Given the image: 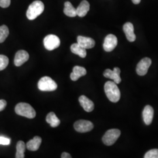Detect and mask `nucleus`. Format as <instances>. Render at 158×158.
Here are the masks:
<instances>
[{
	"label": "nucleus",
	"instance_id": "f257e3e1",
	"mask_svg": "<svg viewBox=\"0 0 158 158\" xmlns=\"http://www.w3.org/2000/svg\"><path fill=\"white\" fill-rule=\"evenodd\" d=\"M104 91L110 101L113 102H118L121 97L119 89L114 81H108L104 85Z\"/></svg>",
	"mask_w": 158,
	"mask_h": 158
},
{
	"label": "nucleus",
	"instance_id": "412c9836",
	"mask_svg": "<svg viewBox=\"0 0 158 158\" xmlns=\"http://www.w3.org/2000/svg\"><path fill=\"white\" fill-rule=\"evenodd\" d=\"M63 12L66 15L69 17H75L77 15L76 9L74 8L71 2L66 1L64 3V8Z\"/></svg>",
	"mask_w": 158,
	"mask_h": 158
},
{
	"label": "nucleus",
	"instance_id": "423d86ee",
	"mask_svg": "<svg viewBox=\"0 0 158 158\" xmlns=\"http://www.w3.org/2000/svg\"><path fill=\"white\" fill-rule=\"evenodd\" d=\"M45 48L48 51H53L57 48L60 44V40L55 35H47L44 40Z\"/></svg>",
	"mask_w": 158,
	"mask_h": 158
},
{
	"label": "nucleus",
	"instance_id": "f03ea898",
	"mask_svg": "<svg viewBox=\"0 0 158 158\" xmlns=\"http://www.w3.org/2000/svg\"><path fill=\"white\" fill-rule=\"evenodd\" d=\"M15 111L18 115L28 118H34L36 116V111L34 108L26 102L18 103L15 106Z\"/></svg>",
	"mask_w": 158,
	"mask_h": 158
},
{
	"label": "nucleus",
	"instance_id": "5701e85b",
	"mask_svg": "<svg viewBox=\"0 0 158 158\" xmlns=\"http://www.w3.org/2000/svg\"><path fill=\"white\" fill-rule=\"evenodd\" d=\"M9 35L8 28L3 25L0 27V44L4 42Z\"/></svg>",
	"mask_w": 158,
	"mask_h": 158
},
{
	"label": "nucleus",
	"instance_id": "6e6552de",
	"mask_svg": "<svg viewBox=\"0 0 158 158\" xmlns=\"http://www.w3.org/2000/svg\"><path fill=\"white\" fill-rule=\"evenodd\" d=\"M152 64V60L149 57H145L142 59L136 66V73L141 76H145L148 72V70Z\"/></svg>",
	"mask_w": 158,
	"mask_h": 158
},
{
	"label": "nucleus",
	"instance_id": "20e7f679",
	"mask_svg": "<svg viewBox=\"0 0 158 158\" xmlns=\"http://www.w3.org/2000/svg\"><path fill=\"white\" fill-rule=\"evenodd\" d=\"M38 89L42 91H53L56 90V83L51 77L45 76L40 79L38 84Z\"/></svg>",
	"mask_w": 158,
	"mask_h": 158
},
{
	"label": "nucleus",
	"instance_id": "a878e982",
	"mask_svg": "<svg viewBox=\"0 0 158 158\" xmlns=\"http://www.w3.org/2000/svg\"><path fill=\"white\" fill-rule=\"evenodd\" d=\"M10 139L6 138L4 136H0V145H8L10 143Z\"/></svg>",
	"mask_w": 158,
	"mask_h": 158
},
{
	"label": "nucleus",
	"instance_id": "39448f33",
	"mask_svg": "<svg viewBox=\"0 0 158 158\" xmlns=\"http://www.w3.org/2000/svg\"><path fill=\"white\" fill-rule=\"evenodd\" d=\"M121 135V131L118 129L108 130L103 136L102 140L107 146H111L117 141Z\"/></svg>",
	"mask_w": 158,
	"mask_h": 158
},
{
	"label": "nucleus",
	"instance_id": "ddd939ff",
	"mask_svg": "<svg viewBox=\"0 0 158 158\" xmlns=\"http://www.w3.org/2000/svg\"><path fill=\"white\" fill-rule=\"evenodd\" d=\"M123 30L127 40L131 42H134L136 40V35L134 33V28L132 23H127L123 26Z\"/></svg>",
	"mask_w": 158,
	"mask_h": 158
},
{
	"label": "nucleus",
	"instance_id": "cd10ccee",
	"mask_svg": "<svg viewBox=\"0 0 158 158\" xmlns=\"http://www.w3.org/2000/svg\"><path fill=\"white\" fill-rule=\"evenodd\" d=\"M6 102L5 100H0V111H3L6 106Z\"/></svg>",
	"mask_w": 158,
	"mask_h": 158
},
{
	"label": "nucleus",
	"instance_id": "aec40b11",
	"mask_svg": "<svg viewBox=\"0 0 158 158\" xmlns=\"http://www.w3.org/2000/svg\"><path fill=\"white\" fill-rule=\"evenodd\" d=\"M46 121L53 128L58 127L60 123L59 119L57 117L56 114L53 112H51L47 115Z\"/></svg>",
	"mask_w": 158,
	"mask_h": 158
},
{
	"label": "nucleus",
	"instance_id": "f3484780",
	"mask_svg": "<svg viewBox=\"0 0 158 158\" xmlns=\"http://www.w3.org/2000/svg\"><path fill=\"white\" fill-rule=\"evenodd\" d=\"M87 73L85 69L79 66H76L73 68V72L70 74V79L73 81H77L78 79L84 76Z\"/></svg>",
	"mask_w": 158,
	"mask_h": 158
},
{
	"label": "nucleus",
	"instance_id": "393cba45",
	"mask_svg": "<svg viewBox=\"0 0 158 158\" xmlns=\"http://www.w3.org/2000/svg\"><path fill=\"white\" fill-rule=\"evenodd\" d=\"M145 158H158V149H153L147 152L145 156Z\"/></svg>",
	"mask_w": 158,
	"mask_h": 158
},
{
	"label": "nucleus",
	"instance_id": "c756f323",
	"mask_svg": "<svg viewBox=\"0 0 158 158\" xmlns=\"http://www.w3.org/2000/svg\"><path fill=\"white\" fill-rule=\"evenodd\" d=\"M141 0H132V2L134 4H138L141 2Z\"/></svg>",
	"mask_w": 158,
	"mask_h": 158
},
{
	"label": "nucleus",
	"instance_id": "0eeeda50",
	"mask_svg": "<svg viewBox=\"0 0 158 158\" xmlns=\"http://www.w3.org/2000/svg\"><path fill=\"white\" fill-rule=\"evenodd\" d=\"M74 128L76 131L79 132L85 133L93 130L94 125L90 121L80 119L75 122L74 124Z\"/></svg>",
	"mask_w": 158,
	"mask_h": 158
},
{
	"label": "nucleus",
	"instance_id": "9b49d317",
	"mask_svg": "<svg viewBox=\"0 0 158 158\" xmlns=\"http://www.w3.org/2000/svg\"><path fill=\"white\" fill-rule=\"evenodd\" d=\"M29 58V55L27 51L23 50L18 51L14 58V64L17 67L21 66L28 60Z\"/></svg>",
	"mask_w": 158,
	"mask_h": 158
},
{
	"label": "nucleus",
	"instance_id": "9d476101",
	"mask_svg": "<svg viewBox=\"0 0 158 158\" xmlns=\"http://www.w3.org/2000/svg\"><path fill=\"white\" fill-rule=\"evenodd\" d=\"M121 70L118 68H114L113 70L110 69H106L104 72L103 75L105 77L108 79H112L117 84H119L121 81V79L120 77Z\"/></svg>",
	"mask_w": 158,
	"mask_h": 158
},
{
	"label": "nucleus",
	"instance_id": "2eb2a0df",
	"mask_svg": "<svg viewBox=\"0 0 158 158\" xmlns=\"http://www.w3.org/2000/svg\"><path fill=\"white\" fill-rule=\"evenodd\" d=\"M153 114H154L153 109L151 106L148 105L145 107L143 110L142 115H143V121L145 123V124L149 125L152 123L153 117Z\"/></svg>",
	"mask_w": 158,
	"mask_h": 158
},
{
	"label": "nucleus",
	"instance_id": "6ab92c4d",
	"mask_svg": "<svg viewBox=\"0 0 158 158\" xmlns=\"http://www.w3.org/2000/svg\"><path fill=\"white\" fill-rule=\"evenodd\" d=\"M70 50L73 53L77 55L80 57H82V58H85L87 55L86 49L83 48L77 43L73 44V45H72L70 47Z\"/></svg>",
	"mask_w": 158,
	"mask_h": 158
},
{
	"label": "nucleus",
	"instance_id": "4be33fe9",
	"mask_svg": "<svg viewBox=\"0 0 158 158\" xmlns=\"http://www.w3.org/2000/svg\"><path fill=\"white\" fill-rule=\"evenodd\" d=\"M17 153L15 155L16 158H25L24 153L26 149V145L23 141H19L18 142L17 144Z\"/></svg>",
	"mask_w": 158,
	"mask_h": 158
},
{
	"label": "nucleus",
	"instance_id": "c85d7f7f",
	"mask_svg": "<svg viewBox=\"0 0 158 158\" xmlns=\"http://www.w3.org/2000/svg\"><path fill=\"white\" fill-rule=\"evenodd\" d=\"M61 158H72V156L70 155V154H69V153L67 152H63L62 154V156H61Z\"/></svg>",
	"mask_w": 158,
	"mask_h": 158
},
{
	"label": "nucleus",
	"instance_id": "f8f14e48",
	"mask_svg": "<svg viewBox=\"0 0 158 158\" xmlns=\"http://www.w3.org/2000/svg\"><path fill=\"white\" fill-rule=\"evenodd\" d=\"M77 44H79L80 45L82 46L85 49H91L94 48L96 44L94 40L89 37L79 36H77Z\"/></svg>",
	"mask_w": 158,
	"mask_h": 158
},
{
	"label": "nucleus",
	"instance_id": "7ed1b4c3",
	"mask_svg": "<svg viewBox=\"0 0 158 158\" xmlns=\"http://www.w3.org/2000/svg\"><path fill=\"white\" fill-rule=\"evenodd\" d=\"M45 6L40 1H35L29 6L27 17L29 20H34L44 12Z\"/></svg>",
	"mask_w": 158,
	"mask_h": 158
},
{
	"label": "nucleus",
	"instance_id": "a211bd4d",
	"mask_svg": "<svg viewBox=\"0 0 158 158\" xmlns=\"http://www.w3.org/2000/svg\"><path fill=\"white\" fill-rule=\"evenodd\" d=\"M41 142V138L38 136H36L32 139L29 141L27 142L26 147L27 148L31 151H36L39 149Z\"/></svg>",
	"mask_w": 158,
	"mask_h": 158
},
{
	"label": "nucleus",
	"instance_id": "4468645a",
	"mask_svg": "<svg viewBox=\"0 0 158 158\" xmlns=\"http://www.w3.org/2000/svg\"><path fill=\"white\" fill-rule=\"evenodd\" d=\"M79 101L81 106L83 108L85 111L91 112L94 108V104L93 102L88 98L86 96H81L79 98Z\"/></svg>",
	"mask_w": 158,
	"mask_h": 158
},
{
	"label": "nucleus",
	"instance_id": "1a4fd4ad",
	"mask_svg": "<svg viewBox=\"0 0 158 158\" xmlns=\"http://www.w3.org/2000/svg\"><path fill=\"white\" fill-rule=\"evenodd\" d=\"M117 38L113 34H109L105 38L103 44V48L104 51L107 52L113 51L117 45Z\"/></svg>",
	"mask_w": 158,
	"mask_h": 158
},
{
	"label": "nucleus",
	"instance_id": "b1692460",
	"mask_svg": "<svg viewBox=\"0 0 158 158\" xmlns=\"http://www.w3.org/2000/svg\"><path fill=\"white\" fill-rule=\"evenodd\" d=\"M9 63L8 57L3 55H0V71L6 69Z\"/></svg>",
	"mask_w": 158,
	"mask_h": 158
},
{
	"label": "nucleus",
	"instance_id": "dca6fc26",
	"mask_svg": "<svg viewBox=\"0 0 158 158\" xmlns=\"http://www.w3.org/2000/svg\"><path fill=\"white\" fill-rule=\"evenodd\" d=\"M90 10V4L86 1L83 0L81 2L79 6L76 9L77 15L80 17H84L86 15Z\"/></svg>",
	"mask_w": 158,
	"mask_h": 158
},
{
	"label": "nucleus",
	"instance_id": "bb28decb",
	"mask_svg": "<svg viewBox=\"0 0 158 158\" xmlns=\"http://www.w3.org/2000/svg\"><path fill=\"white\" fill-rule=\"evenodd\" d=\"M11 4V0H0V6L4 8L8 7Z\"/></svg>",
	"mask_w": 158,
	"mask_h": 158
}]
</instances>
